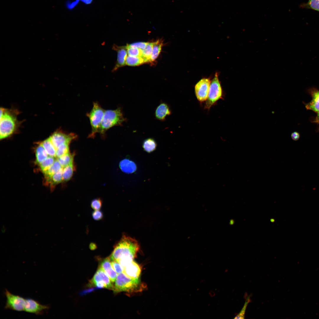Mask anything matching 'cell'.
Segmentation results:
<instances>
[{
	"label": "cell",
	"instance_id": "obj_21",
	"mask_svg": "<svg viewBox=\"0 0 319 319\" xmlns=\"http://www.w3.org/2000/svg\"><path fill=\"white\" fill-rule=\"evenodd\" d=\"M35 154V162L39 165L48 156L41 143L36 148Z\"/></svg>",
	"mask_w": 319,
	"mask_h": 319
},
{
	"label": "cell",
	"instance_id": "obj_41",
	"mask_svg": "<svg viewBox=\"0 0 319 319\" xmlns=\"http://www.w3.org/2000/svg\"><path fill=\"white\" fill-rule=\"evenodd\" d=\"M6 229L5 227L3 225L1 228V232L2 233H4L6 231Z\"/></svg>",
	"mask_w": 319,
	"mask_h": 319
},
{
	"label": "cell",
	"instance_id": "obj_11",
	"mask_svg": "<svg viewBox=\"0 0 319 319\" xmlns=\"http://www.w3.org/2000/svg\"><path fill=\"white\" fill-rule=\"evenodd\" d=\"M49 308L48 305H43L33 299H26L24 311L38 315L42 314Z\"/></svg>",
	"mask_w": 319,
	"mask_h": 319
},
{
	"label": "cell",
	"instance_id": "obj_13",
	"mask_svg": "<svg viewBox=\"0 0 319 319\" xmlns=\"http://www.w3.org/2000/svg\"><path fill=\"white\" fill-rule=\"evenodd\" d=\"M171 113V110L169 105L165 102H162L155 109L154 116L156 119L164 121L166 120V117Z\"/></svg>",
	"mask_w": 319,
	"mask_h": 319
},
{
	"label": "cell",
	"instance_id": "obj_37",
	"mask_svg": "<svg viewBox=\"0 0 319 319\" xmlns=\"http://www.w3.org/2000/svg\"><path fill=\"white\" fill-rule=\"evenodd\" d=\"M291 137L293 140L296 141L299 139L300 137V135L298 132L295 131L292 133Z\"/></svg>",
	"mask_w": 319,
	"mask_h": 319
},
{
	"label": "cell",
	"instance_id": "obj_34",
	"mask_svg": "<svg viewBox=\"0 0 319 319\" xmlns=\"http://www.w3.org/2000/svg\"><path fill=\"white\" fill-rule=\"evenodd\" d=\"M147 43V42H137L127 45L126 46L127 47L136 48L143 50L145 48Z\"/></svg>",
	"mask_w": 319,
	"mask_h": 319
},
{
	"label": "cell",
	"instance_id": "obj_8",
	"mask_svg": "<svg viewBox=\"0 0 319 319\" xmlns=\"http://www.w3.org/2000/svg\"><path fill=\"white\" fill-rule=\"evenodd\" d=\"M6 300L5 309L17 311H24L26 299L18 295L14 294L6 289L4 292Z\"/></svg>",
	"mask_w": 319,
	"mask_h": 319
},
{
	"label": "cell",
	"instance_id": "obj_2",
	"mask_svg": "<svg viewBox=\"0 0 319 319\" xmlns=\"http://www.w3.org/2000/svg\"><path fill=\"white\" fill-rule=\"evenodd\" d=\"M13 112L3 108H0V139L9 137L16 129L17 120Z\"/></svg>",
	"mask_w": 319,
	"mask_h": 319
},
{
	"label": "cell",
	"instance_id": "obj_27",
	"mask_svg": "<svg viewBox=\"0 0 319 319\" xmlns=\"http://www.w3.org/2000/svg\"><path fill=\"white\" fill-rule=\"evenodd\" d=\"M153 45V42L148 43L145 48L142 51L141 57L144 59L145 62H150Z\"/></svg>",
	"mask_w": 319,
	"mask_h": 319
},
{
	"label": "cell",
	"instance_id": "obj_39",
	"mask_svg": "<svg viewBox=\"0 0 319 319\" xmlns=\"http://www.w3.org/2000/svg\"><path fill=\"white\" fill-rule=\"evenodd\" d=\"M89 246L90 249L91 250H94L97 248L96 245L94 243H91Z\"/></svg>",
	"mask_w": 319,
	"mask_h": 319
},
{
	"label": "cell",
	"instance_id": "obj_26",
	"mask_svg": "<svg viewBox=\"0 0 319 319\" xmlns=\"http://www.w3.org/2000/svg\"><path fill=\"white\" fill-rule=\"evenodd\" d=\"M144 59L141 57H136L128 56L126 61V65L131 66H138L145 63Z\"/></svg>",
	"mask_w": 319,
	"mask_h": 319
},
{
	"label": "cell",
	"instance_id": "obj_25",
	"mask_svg": "<svg viewBox=\"0 0 319 319\" xmlns=\"http://www.w3.org/2000/svg\"><path fill=\"white\" fill-rule=\"evenodd\" d=\"M74 154L69 152L57 159L59 162L62 168L73 163Z\"/></svg>",
	"mask_w": 319,
	"mask_h": 319
},
{
	"label": "cell",
	"instance_id": "obj_17",
	"mask_svg": "<svg viewBox=\"0 0 319 319\" xmlns=\"http://www.w3.org/2000/svg\"><path fill=\"white\" fill-rule=\"evenodd\" d=\"M63 168L53 174L51 177L45 179L46 182L52 188L63 181Z\"/></svg>",
	"mask_w": 319,
	"mask_h": 319
},
{
	"label": "cell",
	"instance_id": "obj_23",
	"mask_svg": "<svg viewBox=\"0 0 319 319\" xmlns=\"http://www.w3.org/2000/svg\"><path fill=\"white\" fill-rule=\"evenodd\" d=\"M162 45L163 41L161 40H158L153 42L150 62L154 61L157 58L161 51Z\"/></svg>",
	"mask_w": 319,
	"mask_h": 319
},
{
	"label": "cell",
	"instance_id": "obj_19",
	"mask_svg": "<svg viewBox=\"0 0 319 319\" xmlns=\"http://www.w3.org/2000/svg\"><path fill=\"white\" fill-rule=\"evenodd\" d=\"M49 156L56 157V149L53 144L50 137L41 143Z\"/></svg>",
	"mask_w": 319,
	"mask_h": 319
},
{
	"label": "cell",
	"instance_id": "obj_14",
	"mask_svg": "<svg viewBox=\"0 0 319 319\" xmlns=\"http://www.w3.org/2000/svg\"><path fill=\"white\" fill-rule=\"evenodd\" d=\"M141 272L139 265L133 261L124 267L123 273L130 278L137 279H139Z\"/></svg>",
	"mask_w": 319,
	"mask_h": 319
},
{
	"label": "cell",
	"instance_id": "obj_4",
	"mask_svg": "<svg viewBox=\"0 0 319 319\" xmlns=\"http://www.w3.org/2000/svg\"><path fill=\"white\" fill-rule=\"evenodd\" d=\"M126 121L121 107L105 110L99 133L104 135L111 128L122 125Z\"/></svg>",
	"mask_w": 319,
	"mask_h": 319
},
{
	"label": "cell",
	"instance_id": "obj_29",
	"mask_svg": "<svg viewBox=\"0 0 319 319\" xmlns=\"http://www.w3.org/2000/svg\"><path fill=\"white\" fill-rule=\"evenodd\" d=\"M55 157L48 156L39 165L40 167L43 172L46 170L54 162Z\"/></svg>",
	"mask_w": 319,
	"mask_h": 319
},
{
	"label": "cell",
	"instance_id": "obj_10",
	"mask_svg": "<svg viewBox=\"0 0 319 319\" xmlns=\"http://www.w3.org/2000/svg\"><path fill=\"white\" fill-rule=\"evenodd\" d=\"M50 137L56 149L61 144H70L71 141L76 139L77 136L73 133L67 134L61 131L58 130L54 132Z\"/></svg>",
	"mask_w": 319,
	"mask_h": 319
},
{
	"label": "cell",
	"instance_id": "obj_38",
	"mask_svg": "<svg viewBox=\"0 0 319 319\" xmlns=\"http://www.w3.org/2000/svg\"><path fill=\"white\" fill-rule=\"evenodd\" d=\"M79 2L81 1L86 5H89L92 3L93 0H78Z\"/></svg>",
	"mask_w": 319,
	"mask_h": 319
},
{
	"label": "cell",
	"instance_id": "obj_31",
	"mask_svg": "<svg viewBox=\"0 0 319 319\" xmlns=\"http://www.w3.org/2000/svg\"><path fill=\"white\" fill-rule=\"evenodd\" d=\"M127 48L128 54L129 56L141 57L142 54V50L134 47H127Z\"/></svg>",
	"mask_w": 319,
	"mask_h": 319
},
{
	"label": "cell",
	"instance_id": "obj_30",
	"mask_svg": "<svg viewBox=\"0 0 319 319\" xmlns=\"http://www.w3.org/2000/svg\"><path fill=\"white\" fill-rule=\"evenodd\" d=\"M69 144H64L60 145L56 149V157H59L69 153Z\"/></svg>",
	"mask_w": 319,
	"mask_h": 319
},
{
	"label": "cell",
	"instance_id": "obj_28",
	"mask_svg": "<svg viewBox=\"0 0 319 319\" xmlns=\"http://www.w3.org/2000/svg\"><path fill=\"white\" fill-rule=\"evenodd\" d=\"M303 8L311 9L319 12V0H308L306 3L300 5Z\"/></svg>",
	"mask_w": 319,
	"mask_h": 319
},
{
	"label": "cell",
	"instance_id": "obj_35",
	"mask_svg": "<svg viewBox=\"0 0 319 319\" xmlns=\"http://www.w3.org/2000/svg\"><path fill=\"white\" fill-rule=\"evenodd\" d=\"M92 216L93 219L97 221L101 220L103 217V213L99 210H95L92 212Z\"/></svg>",
	"mask_w": 319,
	"mask_h": 319
},
{
	"label": "cell",
	"instance_id": "obj_18",
	"mask_svg": "<svg viewBox=\"0 0 319 319\" xmlns=\"http://www.w3.org/2000/svg\"><path fill=\"white\" fill-rule=\"evenodd\" d=\"M307 109L319 112V91L315 92L312 94L311 101L306 105Z\"/></svg>",
	"mask_w": 319,
	"mask_h": 319
},
{
	"label": "cell",
	"instance_id": "obj_22",
	"mask_svg": "<svg viewBox=\"0 0 319 319\" xmlns=\"http://www.w3.org/2000/svg\"><path fill=\"white\" fill-rule=\"evenodd\" d=\"M63 168L57 159L54 163L45 171L43 172L45 179L48 178L54 173Z\"/></svg>",
	"mask_w": 319,
	"mask_h": 319
},
{
	"label": "cell",
	"instance_id": "obj_33",
	"mask_svg": "<svg viewBox=\"0 0 319 319\" xmlns=\"http://www.w3.org/2000/svg\"><path fill=\"white\" fill-rule=\"evenodd\" d=\"M111 263L113 269L118 274L123 272L124 267L118 262L111 261Z\"/></svg>",
	"mask_w": 319,
	"mask_h": 319
},
{
	"label": "cell",
	"instance_id": "obj_40",
	"mask_svg": "<svg viewBox=\"0 0 319 319\" xmlns=\"http://www.w3.org/2000/svg\"><path fill=\"white\" fill-rule=\"evenodd\" d=\"M316 121L317 123H319V112L318 113V114L316 118Z\"/></svg>",
	"mask_w": 319,
	"mask_h": 319
},
{
	"label": "cell",
	"instance_id": "obj_36",
	"mask_svg": "<svg viewBox=\"0 0 319 319\" xmlns=\"http://www.w3.org/2000/svg\"><path fill=\"white\" fill-rule=\"evenodd\" d=\"M79 2L78 0H74L72 1H68L66 3V7L69 10H72L77 6Z\"/></svg>",
	"mask_w": 319,
	"mask_h": 319
},
{
	"label": "cell",
	"instance_id": "obj_3",
	"mask_svg": "<svg viewBox=\"0 0 319 319\" xmlns=\"http://www.w3.org/2000/svg\"><path fill=\"white\" fill-rule=\"evenodd\" d=\"M143 286L139 279L130 278L122 272L118 274L113 291L115 293L137 292L141 291Z\"/></svg>",
	"mask_w": 319,
	"mask_h": 319
},
{
	"label": "cell",
	"instance_id": "obj_24",
	"mask_svg": "<svg viewBox=\"0 0 319 319\" xmlns=\"http://www.w3.org/2000/svg\"><path fill=\"white\" fill-rule=\"evenodd\" d=\"M75 170V167L73 163L63 168V181H67L69 180L71 178Z\"/></svg>",
	"mask_w": 319,
	"mask_h": 319
},
{
	"label": "cell",
	"instance_id": "obj_9",
	"mask_svg": "<svg viewBox=\"0 0 319 319\" xmlns=\"http://www.w3.org/2000/svg\"><path fill=\"white\" fill-rule=\"evenodd\" d=\"M211 81L209 78H204L199 80L195 85V94L199 101L201 102L207 99Z\"/></svg>",
	"mask_w": 319,
	"mask_h": 319
},
{
	"label": "cell",
	"instance_id": "obj_16",
	"mask_svg": "<svg viewBox=\"0 0 319 319\" xmlns=\"http://www.w3.org/2000/svg\"><path fill=\"white\" fill-rule=\"evenodd\" d=\"M119 167L123 172L128 174L134 172L137 169L135 163L133 161L127 159H124L120 161L119 164Z\"/></svg>",
	"mask_w": 319,
	"mask_h": 319
},
{
	"label": "cell",
	"instance_id": "obj_1",
	"mask_svg": "<svg viewBox=\"0 0 319 319\" xmlns=\"http://www.w3.org/2000/svg\"><path fill=\"white\" fill-rule=\"evenodd\" d=\"M139 248V244L135 240L124 235L116 244L109 257L111 261L117 262L126 257L134 258Z\"/></svg>",
	"mask_w": 319,
	"mask_h": 319
},
{
	"label": "cell",
	"instance_id": "obj_5",
	"mask_svg": "<svg viewBox=\"0 0 319 319\" xmlns=\"http://www.w3.org/2000/svg\"><path fill=\"white\" fill-rule=\"evenodd\" d=\"M105 110L97 102H95L92 110L87 114L91 127L89 138H94L99 133Z\"/></svg>",
	"mask_w": 319,
	"mask_h": 319
},
{
	"label": "cell",
	"instance_id": "obj_12",
	"mask_svg": "<svg viewBox=\"0 0 319 319\" xmlns=\"http://www.w3.org/2000/svg\"><path fill=\"white\" fill-rule=\"evenodd\" d=\"M113 49L117 53L116 62L112 71H114L121 67L125 65L126 61L127 56V50L126 46H118L113 45Z\"/></svg>",
	"mask_w": 319,
	"mask_h": 319
},
{
	"label": "cell",
	"instance_id": "obj_7",
	"mask_svg": "<svg viewBox=\"0 0 319 319\" xmlns=\"http://www.w3.org/2000/svg\"><path fill=\"white\" fill-rule=\"evenodd\" d=\"M90 283L91 285L99 288H105L112 290L114 288L113 282L100 266L90 280Z\"/></svg>",
	"mask_w": 319,
	"mask_h": 319
},
{
	"label": "cell",
	"instance_id": "obj_20",
	"mask_svg": "<svg viewBox=\"0 0 319 319\" xmlns=\"http://www.w3.org/2000/svg\"><path fill=\"white\" fill-rule=\"evenodd\" d=\"M157 146V142L154 139L149 138L143 141L142 146L145 151L150 153L155 150Z\"/></svg>",
	"mask_w": 319,
	"mask_h": 319
},
{
	"label": "cell",
	"instance_id": "obj_15",
	"mask_svg": "<svg viewBox=\"0 0 319 319\" xmlns=\"http://www.w3.org/2000/svg\"><path fill=\"white\" fill-rule=\"evenodd\" d=\"M100 266L103 269L113 282H115L118 274L113 269L110 257L104 259L101 262Z\"/></svg>",
	"mask_w": 319,
	"mask_h": 319
},
{
	"label": "cell",
	"instance_id": "obj_32",
	"mask_svg": "<svg viewBox=\"0 0 319 319\" xmlns=\"http://www.w3.org/2000/svg\"><path fill=\"white\" fill-rule=\"evenodd\" d=\"M102 204V201L100 198H95L91 202V206L95 210H98L101 208Z\"/></svg>",
	"mask_w": 319,
	"mask_h": 319
},
{
	"label": "cell",
	"instance_id": "obj_6",
	"mask_svg": "<svg viewBox=\"0 0 319 319\" xmlns=\"http://www.w3.org/2000/svg\"><path fill=\"white\" fill-rule=\"evenodd\" d=\"M218 74L216 73L210 85L208 98L206 101L205 108L209 109L222 96V90L219 80Z\"/></svg>",
	"mask_w": 319,
	"mask_h": 319
}]
</instances>
